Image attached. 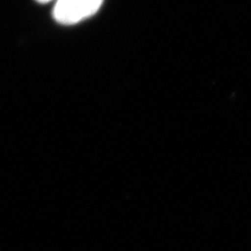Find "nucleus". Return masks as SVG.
<instances>
[{
    "label": "nucleus",
    "mask_w": 251,
    "mask_h": 251,
    "mask_svg": "<svg viewBox=\"0 0 251 251\" xmlns=\"http://www.w3.org/2000/svg\"><path fill=\"white\" fill-rule=\"evenodd\" d=\"M36 1L39 3H47V2L51 1V0H36Z\"/></svg>",
    "instance_id": "2"
},
{
    "label": "nucleus",
    "mask_w": 251,
    "mask_h": 251,
    "mask_svg": "<svg viewBox=\"0 0 251 251\" xmlns=\"http://www.w3.org/2000/svg\"><path fill=\"white\" fill-rule=\"evenodd\" d=\"M104 0H58L53 18L61 25H75L96 14Z\"/></svg>",
    "instance_id": "1"
}]
</instances>
